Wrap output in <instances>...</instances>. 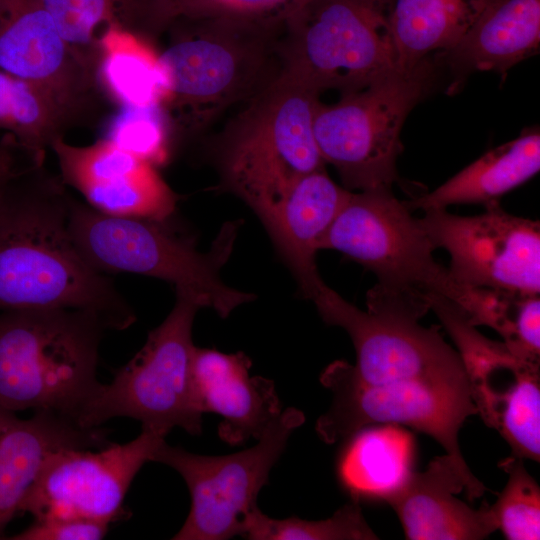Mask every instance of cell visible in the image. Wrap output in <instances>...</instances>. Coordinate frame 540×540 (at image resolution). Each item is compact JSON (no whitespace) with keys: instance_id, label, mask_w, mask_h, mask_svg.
<instances>
[{"instance_id":"1","label":"cell","mask_w":540,"mask_h":540,"mask_svg":"<svg viewBox=\"0 0 540 540\" xmlns=\"http://www.w3.org/2000/svg\"><path fill=\"white\" fill-rule=\"evenodd\" d=\"M72 202L59 183L42 177L11 174L0 187V310H82L107 330H124L135 313L79 251Z\"/></svg>"},{"instance_id":"2","label":"cell","mask_w":540,"mask_h":540,"mask_svg":"<svg viewBox=\"0 0 540 540\" xmlns=\"http://www.w3.org/2000/svg\"><path fill=\"white\" fill-rule=\"evenodd\" d=\"M170 44L159 52L168 78L163 104L171 121L192 134L229 108L245 104L283 71L285 25L224 17L176 18Z\"/></svg>"},{"instance_id":"3","label":"cell","mask_w":540,"mask_h":540,"mask_svg":"<svg viewBox=\"0 0 540 540\" xmlns=\"http://www.w3.org/2000/svg\"><path fill=\"white\" fill-rule=\"evenodd\" d=\"M319 249L337 250L376 275L378 282L367 293L368 309L422 318L430 310V294L451 300L466 315L474 308L477 288L456 283L434 259L435 248L419 219L392 189L351 192Z\"/></svg>"},{"instance_id":"4","label":"cell","mask_w":540,"mask_h":540,"mask_svg":"<svg viewBox=\"0 0 540 540\" xmlns=\"http://www.w3.org/2000/svg\"><path fill=\"white\" fill-rule=\"evenodd\" d=\"M105 330L82 310H0V408L47 410L77 423L101 384Z\"/></svg>"},{"instance_id":"5","label":"cell","mask_w":540,"mask_h":540,"mask_svg":"<svg viewBox=\"0 0 540 540\" xmlns=\"http://www.w3.org/2000/svg\"><path fill=\"white\" fill-rule=\"evenodd\" d=\"M319 96L281 74L243 104L217 139L222 187L260 219L300 178L325 169L313 133Z\"/></svg>"},{"instance_id":"6","label":"cell","mask_w":540,"mask_h":540,"mask_svg":"<svg viewBox=\"0 0 540 540\" xmlns=\"http://www.w3.org/2000/svg\"><path fill=\"white\" fill-rule=\"evenodd\" d=\"M164 222L108 215L75 199L70 213V230L79 251L101 273L127 272L167 281L176 293L192 298L201 308H212L221 318L255 299L253 293L228 286L220 275L232 253L239 221L225 223L206 252Z\"/></svg>"},{"instance_id":"7","label":"cell","mask_w":540,"mask_h":540,"mask_svg":"<svg viewBox=\"0 0 540 540\" xmlns=\"http://www.w3.org/2000/svg\"><path fill=\"white\" fill-rule=\"evenodd\" d=\"M438 58L408 70L396 69L369 85L341 94L333 104L318 103L313 133L325 163L347 190L392 189L403 146L401 129L413 107L430 91Z\"/></svg>"},{"instance_id":"8","label":"cell","mask_w":540,"mask_h":540,"mask_svg":"<svg viewBox=\"0 0 540 540\" xmlns=\"http://www.w3.org/2000/svg\"><path fill=\"white\" fill-rule=\"evenodd\" d=\"M282 74L321 94L359 90L398 69L389 0H306L286 21Z\"/></svg>"},{"instance_id":"9","label":"cell","mask_w":540,"mask_h":540,"mask_svg":"<svg viewBox=\"0 0 540 540\" xmlns=\"http://www.w3.org/2000/svg\"><path fill=\"white\" fill-rule=\"evenodd\" d=\"M200 308L192 298L176 293L168 316L112 381L100 384L77 424L96 428L112 418L129 417L141 422V429L164 437L174 427L201 434L203 413L194 390L192 341Z\"/></svg>"},{"instance_id":"10","label":"cell","mask_w":540,"mask_h":540,"mask_svg":"<svg viewBox=\"0 0 540 540\" xmlns=\"http://www.w3.org/2000/svg\"><path fill=\"white\" fill-rule=\"evenodd\" d=\"M305 415L289 407L270 424L257 444L222 456L194 454L163 441L152 462L167 465L184 479L191 497L188 516L174 540H225L241 536L245 517L270 471L284 452L292 432Z\"/></svg>"},{"instance_id":"11","label":"cell","mask_w":540,"mask_h":540,"mask_svg":"<svg viewBox=\"0 0 540 540\" xmlns=\"http://www.w3.org/2000/svg\"><path fill=\"white\" fill-rule=\"evenodd\" d=\"M311 301L327 324L350 336L356 351L353 369L364 383L469 389L460 356L438 327H423L420 318L405 312L360 310L326 284Z\"/></svg>"},{"instance_id":"12","label":"cell","mask_w":540,"mask_h":540,"mask_svg":"<svg viewBox=\"0 0 540 540\" xmlns=\"http://www.w3.org/2000/svg\"><path fill=\"white\" fill-rule=\"evenodd\" d=\"M428 299L456 344L477 414L504 438L512 455L539 462V363L481 335L451 300L438 294Z\"/></svg>"},{"instance_id":"13","label":"cell","mask_w":540,"mask_h":540,"mask_svg":"<svg viewBox=\"0 0 540 540\" xmlns=\"http://www.w3.org/2000/svg\"><path fill=\"white\" fill-rule=\"evenodd\" d=\"M331 391L329 409L316 421L322 441L334 444L372 424H404L431 436L462 467L458 434L464 421L477 414L470 391L447 386L410 385L385 388L364 383L353 365L329 364L320 375Z\"/></svg>"},{"instance_id":"14","label":"cell","mask_w":540,"mask_h":540,"mask_svg":"<svg viewBox=\"0 0 540 540\" xmlns=\"http://www.w3.org/2000/svg\"><path fill=\"white\" fill-rule=\"evenodd\" d=\"M419 221L434 248H444L450 254L448 272L456 283L539 295L538 221L511 215L499 203L472 217L430 209Z\"/></svg>"},{"instance_id":"15","label":"cell","mask_w":540,"mask_h":540,"mask_svg":"<svg viewBox=\"0 0 540 540\" xmlns=\"http://www.w3.org/2000/svg\"><path fill=\"white\" fill-rule=\"evenodd\" d=\"M165 437L141 429L133 440L98 451L64 448L46 459L20 513L34 519L84 518L111 523L126 512V494Z\"/></svg>"},{"instance_id":"16","label":"cell","mask_w":540,"mask_h":540,"mask_svg":"<svg viewBox=\"0 0 540 540\" xmlns=\"http://www.w3.org/2000/svg\"><path fill=\"white\" fill-rule=\"evenodd\" d=\"M63 181L92 208L113 216L166 221L177 197L157 167L108 139L74 146L56 137L51 142Z\"/></svg>"},{"instance_id":"17","label":"cell","mask_w":540,"mask_h":540,"mask_svg":"<svg viewBox=\"0 0 540 540\" xmlns=\"http://www.w3.org/2000/svg\"><path fill=\"white\" fill-rule=\"evenodd\" d=\"M465 491L469 500L486 488L469 468L449 454L434 457L423 472H412L386 501L395 511L409 540H481L497 524L490 507L473 509L455 495Z\"/></svg>"},{"instance_id":"18","label":"cell","mask_w":540,"mask_h":540,"mask_svg":"<svg viewBox=\"0 0 540 540\" xmlns=\"http://www.w3.org/2000/svg\"><path fill=\"white\" fill-rule=\"evenodd\" d=\"M251 359L243 352L198 348L193 354V381L201 412L222 418L220 439L240 445L258 440L283 411L272 380L250 376Z\"/></svg>"},{"instance_id":"19","label":"cell","mask_w":540,"mask_h":540,"mask_svg":"<svg viewBox=\"0 0 540 540\" xmlns=\"http://www.w3.org/2000/svg\"><path fill=\"white\" fill-rule=\"evenodd\" d=\"M106 429L83 428L58 413L39 410L28 419L0 408V539L46 459L64 448L107 446Z\"/></svg>"},{"instance_id":"20","label":"cell","mask_w":540,"mask_h":540,"mask_svg":"<svg viewBox=\"0 0 540 540\" xmlns=\"http://www.w3.org/2000/svg\"><path fill=\"white\" fill-rule=\"evenodd\" d=\"M350 194L325 169L317 170L300 178L261 218L303 296L310 300L324 284L316 252Z\"/></svg>"},{"instance_id":"21","label":"cell","mask_w":540,"mask_h":540,"mask_svg":"<svg viewBox=\"0 0 540 540\" xmlns=\"http://www.w3.org/2000/svg\"><path fill=\"white\" fill-rule=\"evenodd\" d=\"M72 50L41 0H0V69L67 103Z\"/></svg>"},{"instance_id":"22","label":"cell","mask_w":540,"mask_h":540,"mask_svg":"<svg viewBox=\"0 0 540 540\" xmlns=\"http://www.w3.org/2000/svg\"><path fill=\"white\" fill-rule=\"evenodd\" d=\"M540 44V0H501L484 12L449 51L437 54L453 76L505 73Z\"/></svg>"},{"instance_id":"23","label":"cell","mask_w":540,"mask_h":540,"mask_svg":"<svg viewBox=\"0 0 540 540\" xmlns=\"http://www.w3.org/2000/svg\"><path fill=\"white\" fill-rule=\"evenodd\" d=\"M539 169L540 132L538 127L526 128L519 137L485 153L434 191L404 204L410 211L446 209L453 204H496Z\"/></svg>"},{"instance_id":"24","label":"cell","mask_w":540,"mask_h":540,"mask_svg":"<svg viewBox=\"0 0 540 540\" xmlns=\"http://www.w3.org/2000/svg\"><path fill=\"white\" fill-rule=\"evenodd\" d=\"M501 0H389V22L398 68L452 49Z\"/></svg>"},{"instance_id":"25","label":"cell","mask_w":540,"mask_h":540,"mask_svg":"<svg viewBox=\"0 0 540 540\" xmlns=\"http://www.w3.org/2000/svg\"><path fill=\"white\" fill-rule=\"evenodd\" d=\"M414 451L412 436L396 424L362 428L339 454V482L352 500H384L413 472Z\"/></svg>"},{"instance_id":"26","label":"cell","mask_w":540,"mask_h":540,"mask_svg":"<svg viewBox=\"0 0 540 540\" xmlns=\"http://www.w3.org/2000/svg\"><path fill=\"white\" fill-rule=\"evenodd\" d=\"M97 40L109 94L122 106L163 107L168 78L159 52L121 21L108 23Z\"/></svg>"},{"instance_id":"27","label":"cell","mask_w":540,"mask_h":540,"mask_svg":"<svg viewBox=\"0 0 540 540\" xmlns=\"http://www.w3.org/2000/svg\"><path fill=\"white\" fill-rule=\"evenodd\" d=\"M62 107L42 86L0 69V128L13 134L36 161L44 145L56 138Z\"/></svg>"},{"instance_id":"28","label":"cell","mask_w":540,"mask_h":540,"mask_svg":"<svg viewBox=\"0 0 540 540\" xmlns=\"http://www.w3.org/2000/svg\"><path fill=\"white\" fill-rule=\"evenodd\" d=\"M477 304L467 318L473 326L497 331L517 356L540 362L539 295L478 288Z\"/></svg>"},{"instance_id":"29","label":"cell","mask_w":540,"mask_h":540,"mask_svg":"<svg viewBox=\"0 0 540 540\" xmlns=\"http://www.w3.org/2000/svg\"><path fill=\"white\" fill-rule=\"evenodd\" d=\"M241 536L250 540H375L360 502L350 500L324 520L296 516L274 519L255 508L244 519Z\"/></svg>"},{"instance_id":"30","label":"cell","mask_w":540,"mask_h":540,"mask_svg":"<svg viewBox=\"0 0 540 540\" xmlns=\"http://www.w3.org/2000/svg\"><path fill=\"white\" fill-rule=\"evenodd\" d=\"M72 50L93 43L100 27L112 21H141L148 25V0H41Z\"/></svg>"},{"instance_id":"31","label":"cell","mask_w":540,"mask_h":540,"mask_svg":"<svg viewBox=\"0 0 540 540\" xmlns=\"http://www.w3.org/2000/svg\"><path fill=\"white\" fill-rule=\"evenodd\" d=\"M498 466L507 473V483L490 507L497 528L509 540L540 538V488L528 473L523 459L514 455Z\"/></svg>"},{"instance_id":"32","label":"cell","mask_w":540,"mask_h":540,"mask_svg":"<svg viewBox=\"0 0 540 540\" xmlns=\"http://www.w3.org/2000/svg\"><path fill=\"white\" fill-rule=\"evenodd\" d=\"M306 0H156L153 9L155 29L166 28L176 18L224 17L237 20L285 25Z\"/></svg>"},{"instance_id":"33","label":"cell","mask_w":540,"mask_h":540,"mask_svg":"<svg viewBox=\"0 0 540 540\" xmlns=\"http://www.w3.org/2000/svg\"><path fill=\"white\" fill-rule=\"evenodd\" d=\"M106 139L156 167L169 157L170 127L160 106H122L108 128Z\"/></svg>"},{"instance_id":"34","label":"cell","mask_w":540,"mask_h":540,"mask_svg":"<svg viewBox=\"0 0 540 540\" xmlns=\"http://www.w3.org/2000/svg\"><path fill=\"white\" fill-rule=\"evenodd\" d=\"M109 523L84 518H43L10 539L13 540H100L109 529Z\"/></svg>"},{"instance_id":"35","label":"cell","mask_w":540,"mask_h":540,"mask_svg":"<svg viewBox=\"0 0 540 540\" xmlns=\"http://www.w3.org/2000/svg\"><path fill=\"white\" fill-rule=\"evenodd\" d=\"M11 174L10 160L8 156L2 152L0 155V187Z\"/></svg>"},{"instance_id":"36","label":"cell","mask_w":540,"mask_h":540,"mask_svg":"<svg viewBox=\"0 0 540 540\" xmlns=\"http://www.w3.org/2000/svg\"><path fill=\"white\" fill-rule=\"evenodd\" d=\"M152 2H153V4H154L155 0H152Z\"/></svg>"},{"instance_id":"37","label":"cell","mask_w":540,"mask_h":540,"mask_svg":"<svg viewBox=\"0 0 540 540\" xmlns=\"http://www.w3.org/2000/svg\"><path fill=\"white\" fill-rule=\"evenodd\" d=\"M2 151H0V155H1Z\"/></svg>"}]
</instances>
